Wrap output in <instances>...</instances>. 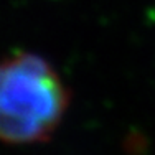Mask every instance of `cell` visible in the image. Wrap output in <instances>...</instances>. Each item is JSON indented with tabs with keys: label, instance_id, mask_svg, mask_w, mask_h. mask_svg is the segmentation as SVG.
<instances>
[{
	"label": "cell",
	"instance_id": "1",
	"mask_svg": "<svg viewBox=\"0 0 155 155\" xmlns=\"http://www.w3.org/2000/svg\"><path fill=\"white\" fill-rule=\"evenodd\" d=\"M68 104V87L45 58L17 53L0 61V142L31 145L48 140Z\"/></svg>",
	"mask_w": 155,
	"mask_h": 155
}]
</instances>
